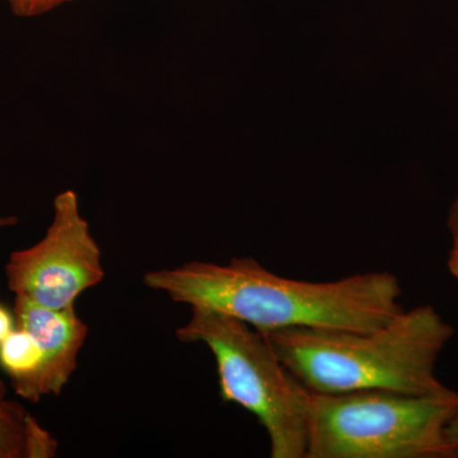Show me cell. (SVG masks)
Here are the masks:
<instances>
[{"instance_id":"6da1fadb","label":"cell","mask_w":458,"mask_h":458,"mask_svg":"<svg viewBox=\"0 0 458 458\" xmlns=\"http://www.w3.org/2000/svg\"><path fill=\"white\" fill-rule=\"evenodd\" d=\"M144 285L176 303L228 313L261 333L286 327L369 333L403 311L399 279L388 271L307 282L271 273L254 258L228 264L190 261L149 270Z\"/></svg>"},{"instance_id":"7a4b0ae2","label":"cell","mask_w":458,"mask_h":458,"mask_svg":"<svg viewBox=\"0 0 458 458\" xmlns=\"http://www.w3.org/2000/svg\"><path fill=\"white\" fill-rule=\"evenodd\" d=\"M262 334L289 372L313 394L448 390L436 375V364L454 328L428 304L403 310L369 333L286 327Z\"/></svg>"},{"instance_id":"3957f363","label":"cell","mask_w":458,"mask_h":458,"mask_svg":"<svg viewBox=\"0 0 458 458\" xmlns=\"http://www.w3.org/2000/svg\"><path fill=\"white\" fill-rule=\"evenodd\" d=\"M458 391L313 394L306 458H458L447 438Z\"/></svg>"},{"instance_id":"277c9868","label":"cell","mask_w":458,"mask_h":458,"mask_svg":"<svg viewBox=\"0 0 458 458\" xmlns=\"http://www.w3.org/2000/svg\"><path fill=\"white\" fill-rule=\"evenodd\" d=\"M176 336L209 348L222 400L258 418L269 436L271 458H306L312 393L289 372L265 334L228 313L192 306Z\"/></svg>"},{"instance_id":"5b68a950","label":"cell","mask_w":458,"mask_h":458,"mask_svg":"<svg viewBox=\"0 0 458 458\" xmlns=\"http://www.w3.org/2000/svg\"><path fill=\"white\" fill-rule=\"evenodd\" d=\"M5 276L12 293L54 310L75 306L81 294L104 280L101 249L73 190L56 195L47 233L35 245L12 252Z\"/></svg>"},{"instance_id":"8992f818","label":"cell","mask_w":458,"mask_h":458,"mask_svg":"<svg viewBox=\"0 0 458 458\" xmlns=\"http://www.w3.org/2000/svg\"><path fill=\"white\" fill-rule=\"evenodd\" d=\"M13 312L16 327L35 339L42 354L27 401L36 403L45 396H59L77 369L89 327L75 312V306L47 309L16 295Z\"/></svg>"},{"instance_id":"52a82bcc","label":"cell","mask_w":458,"mask_h":458,"mask_svg":"<svg viewBox=\"0 0 458 458\" xmlns=\"http://www.w3.org/2000/svg\"><path fill=\"white\" fill-rule=\"evenodd\" d=\"M42 354L26 330L17 327L0 343V369L11 378L14 393L27 400L40 369Z\"/></svg>"},{"instance_id":"ba28073f","label":"cell","mask_w":458,"mask_h":458,"mask_svg":"<svg viewBox=\"0 0 458 458\" xmlns=\"http://www.w3.org/2000/svg\"><path fill=\"white\" fill-rule=\"evenodd\" d=\"M40 427L20 403L8 399L0 377V458H30L33 436Z\"/></svg>"},{"instance_id":"9c48e42d","label":"cell","mask_w":458,"mask_h":458,"mask_svg":"<svg viewBox=\"0 0 458 458\" xmlns=\"http://www.w3.org/2000/svg\"><path fill=\"white\" fill-rule=\"evenodd\" d=\"M12 12L18 17L31 18L49 13L73 0H7Z\"/></svg>"},{"instance_id":"30bf717a","label":"cell","mask_w":458,"mask_h":458,"mask_svg":"<svg viewBox=\"0 0 458 458\" xmlns=\"http://www.w3.org/2000/svg\"><path fill=\"white\" fill-rule=\"evenodd\" d=\"M16 328V318L0 304V343Z\"/></svg>"},{"instance_id":"8fae6325","label":"cell","mask_w":458,"mask_h":458,"mask_svg":"<svg viewBox=\"0 0 458 458\" xmlns=\"http://www.w3.org/2000/svg\"><path fill=\"white\" fill-rule=\"evenodd\" d=\"M448 231L452 238V247H458V197L452 204L447 219Z\"/></svg>"},{"instance_id":"7c38bea8","label":"cell","mask_w":458,"mask_h":458,"mask_svg":"<svg viewBox=\"0 0 458 458\" xmlns=\"http://www.w3.org/2000/svg\"><path fill=\"white\" fill-rule=\"evenodd\" d=\"M447 267L451 276H454L458 283V247H452L450 256H448Z\"/></svg>"},{"instance_id":"4fadbf2b","label":"cell","mask_w":458,"mask_h":458,"mask_svg":"<svg viewBox=\"0 0 458 458\" xmlns=\"http://www.w3.org/2000/svg\"><path fill=\"white\" fill-rule=\"evenodd\" d=\"M445 433H447V438L450 439L452 445H454L458 450V415L452 419L451 423L448 424Z\"/></svg>"},{"instance_id":"5bb4252c","label":"cell","mask_w":458,"mask_h":458,"mask_svg":"<svg viewBox=\"0 0 458 458\" xmlns=\"http://www.w3.org/2000/svg\"><path fill=\"white\" fill-rule=\"evenodd\" d=\"M18 223L17 216H0V231L4 228L13 227Z\"/></svg>"}]
</instances>
